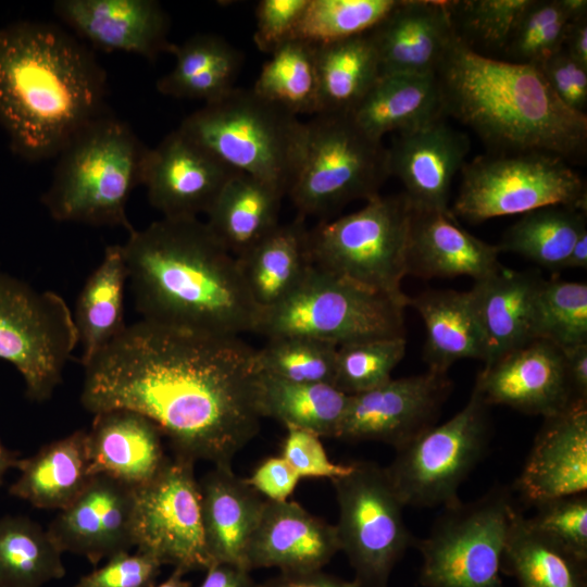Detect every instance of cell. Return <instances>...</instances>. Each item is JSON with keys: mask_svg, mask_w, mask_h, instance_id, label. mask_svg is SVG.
<instances>
[{"mask_svg": "<svg viewBox=\"0 0 587 587\" xmlns=\"http://www.w3.org/2000/svg\"><path fill=\"white\" fill-rule=\"evenodd\" d=\"M255 351L239 336L140 320L83 365L80 403L92 414L138 412L174 455L232 465L260 430Z\"/></svg>", "mask_w": 587, "mask_h": 587, "instance_id": "1", "label": "cell"}, {"mask_svg": "<svg viewBox=\"0 0 587 587\" xmlns=\"http://www.w3.org/2000/svg\"><path fill=\"white\" fill-rule=\"evenodd\" d=\"M122 246L141 320L214 335L255 333L261 310L237 258L205 222L162 217L129 232Z\"/></svg>", "mask_w": 587, "mask_h": 587, "instance_id": "2", "label": "cell"}, {"mask_svg": "<svg viewBox=\"0 0 587 587\" xmlns=\"http://www.w3.org/2000/svg\"><path fill=\"white\" fill-rule=\"evenodd\" d=\"M105 73L61 27L17 22L0 29V126L21 157L58 155L103 115Z\"/></svg>", "mask_w": 587, "mask_h": 587, "instance_id": "3", "label": "cell"}, {"mask_svg": "<svg viewBox=\"0 0 587 587\" xmlns=\"http://www.w3.org/2000/svg\"><path fill=\"white\" fill-rule=\"evenodd\" d=\"M436 77L445 115L471 128L492 153L585 158L587 115L557 97L539 66L479 54L454 35Z\"/></svg>", "mask_w": 587, "mask_h": 587, "instance_id": "4", "label": "cell"}, {"mask_svg": "<svg viewBox=\"0 0 587 587\" xmlns=\"http://www.w3.org/2000/svg\"><path fill=\"white\" fill-rule=\"evenodd\" d=\"M148 151L125 122L103 114L60 151L41 202L58 222L121 226L129 233L126 207L142 185Z\"/></svg>", "mask_w": 587, "mask_h": 587, "instance_id": "5", "label": "cell"}, {"mask_svg": "<svg viewBox=\"0 0 587 587\" xmlns=\"http://www.w3.org/2000/svg\"><path fill=\"white\" fill-rule=\"evenodd\" d=\"M178 129L233 170L287 196L298 173L307 124L262 99L234 88L188 115Z\"/></svg>", "mask_w": 587, "mask_h": 587, "instance_id": "6", "label": "cell"}, {"mask_svg": "<svg viewBox=\"0 0 587 587\" xmlns=\"http://www.w3.org/2000/svg\"><path fill=\"white\" fill-rule=\"evenodd\" d=\"M412 205L407 196H376L360 210L308 229L313 266L379 292L403 307Z\"/></svg>", "mask_w": 587, "mask_h": 587, "instance_id": "7", "label": "cell"}, {"mask_svg": "<svg viewBox=\"0 0 587 587\" xmlns=\"http://www.w3.org/2000/svg\"><path fill=\"white\" fill-rule=\"evenodd\" d=\"M404 309L390 298L313 265L283 301L262 310L255 333L339 346L404 337Z\"/></svg>", "mask_w": 587, "mask_h": 587, "instance_id": "8", "label": "cell"}, {"mask_svg": "<svg viewBox=\"0 0 587 587\" xmlns=\"http://www.w3.org/2000/svg\"><path fill=\"white\" fill-rule=\"evenodd\" d=\"M305 124L302 160L287 193L298 215L327 217L380 195L390 176L383 141L365 135L350 114H315Z\"/></svg>", "mask_w": 587, "mask_h": 587, "instance_id": "9", "label": "cell"}, {"mask_svg": "<svg viewBox=\"0 0 587 587\" xmlns=\"http://www.w3.org/2000/svg\"><path fill=\"white\" fill-rule=\"evenodd\" d=\"M512 487L497 485L482 497L442 508L429 534L416 538L423 587H504L501 561L514 511Z\"/></svg>", "mask_w": 587, "mask_h": 587, "instance_id": "10", "label": "cell"}, {"mask_svg": "<svg viewBox=\"0 0 587 587\" xmlns=\"http://www.w3.org/2000/svg\"><path fill=\"white\" fill-rule=\"evenodd\" d=\"M492 432L490 405L473 388L466 404L396 450L384 467L403 507H448L460 501L459 488L485 457Z\"/></svg>", "mask_w": 587, "mask_h": 587, "instance_id": "11", "label": "cell"}, {"mask_svg": "<svg viewBox=\"0 0 587 587\" xmlns=\"http://www.w3.org/2000/svg\"><path fill=\"white\" fill-rule=\"evenodd\" d=\"M585 180L545 152L488 154L465 163L452 214L471 223L552 205L586 211Z\"/></svg>", "mask_w": 587, "mask_h": 587, "instance_id": "12", "label": "cell"}, {"mask_svg": "<svg viewBox=\"0 0 587 587\" xmlns=\"http://www.w3.org/2000/svg\"><path fill=\"white\" fill-rule=\"evenodd\" d=\"M337 505L339 548L353 570L358 587H388L397 563L416 537L403 520V504L384 467L352 462L349 474L332 480Z\"/></svg>", "mask_w": 587, "mask_h": 587, "instance_id": "13", "label": "cell"}, {"mask_svg": "<svg viewBox=\"0 0 587 587\" xmlns=\"http://www.w3.org/2000/svg\"><path fill=\"white\" fill-rule=\"evenodd\" d=\"M77 345L73 312L59 294L0 274V359L21 374L28 399L52 397Z\"/></svg>", "mask_w": 587, "mask_h": 587, "instance_id": "14", "label": "cell"}, {"mask_svg": "<svg viewBox=\"0 0 587 587\" xmlns=\"http://www.w3.org/2000/svg\"><path fill=\"white\" fill-rule=\"evenodd\" d=\"M193 469V461L174 455L153 479L135 489V547L185 574L205 571L213 563Z\"/></svg>", "mask_w": 587, "mask_h": 587, "instance_id": "15", "label": "cell"}, {"mask_svg": "<svg viewBox=\"0 0 587 587\" xmlns=\"http://www.w3.org/2000/svg\"><path fill=\"white\" fill-rule=\"evenodd\" d=\"M451 390L447 374L427 370L352 395L338 439L379 441L397 450L435 425Z\"/></svg>", "mask_w": 587, "mask_h": 587, "instance_id": "16", "label": "cell"}, {"mask_svg": "<svg viewBox=\"0 0 587 587\" xmlns=\"http://www.w3.org/2000/svg\"><path fill=\"white\" fill-rule=\"evenodd\" d=\"M238 173L177 128L149 149L142 185L150 204L163 217H198Z\"/></svg>", "mask_w": 587, "mask_h": 587, "instance_id": "17", "label": "cell"}, {"mask_svg": "<svg viewBox=\"0 0 587 587\" xmlns=\"http://www.w3.org/2000/svg\"><path fill=\"white\" fill-rule=\"evenodd\" d=\"M135 488L95 475L83 492L48 526L59 549L97 565L135 547Z\"/></svg>", "mask_w": 587, "mask_h": 587, "instance_id": "18", "label": "cell"}, {"mask_svg": "<svg viewBox=\"0 0 587 587\" xmlns=\"http://www.w3.org/2000/svg\"><path fill=\"white\" fill-rule=\"evenodd\" d=\"M474 388L491 407L507 405L544 419L574 401L560 348L534 339L484 366Z\"/></svg>", "mask_w": 587, "mask_h": 587, "instance_id": "19", "label": "cell"}, {"mask_svg": "<svg viewBox=\"0 0 587 587\" xmlns=\"http://www.w3.org/2000/svg\"><path fill=\"white\" fill-rule=\"evenodd\" d=\"M525 507L587 490V401L545 417L512 486Z\"/></svg>", "mask_w": 587, "mask_h": 587, "instance_id": "20", "label": "cell"}, {"mask_svg": "<svg viewBox=\"0 0 587 587\" xmlns=\"http://www.w3.org/2000/svg\"><path fill=\"white\" fill-rule=\"evenodd\" d=\"M444 117L397 133L387 148L390 176L416 210L449 212L452 180L466 163L469 139Z\"/></svg>", "mask_w": 587, "mask_h": 587, "instance_id": "21", "label": "cell"}, {"mask_svg": "<svg viewBox=\"0 0 587 587\" xmlns=\"http://www.w3.org/2000/svg\"><path fill=\"white\" fill-rule=\"evenodd\" d=\"M53 11L79 37L107 52L154 60L174 48L167 39L168 15L154 0H58Z\"/></svg>", "mask_w": 587, "mask_h": 587, "instance_id": "22", "label": "cell"}, {"mask_svg": "<svg viewBox=\"0 0 587 587\" xmlns=\"http://www.w3.org/2000/svg\"><path fill=\"white\" fill-rule=\"evenodd\" d=\"M380 76L436 74L454 37L447 1L399 0L367 32Z\"/></svg>", "mask_w": 587, "mask_h": 587, "instance_id": "23", "label": "cell"}, {"mask_svg": "<svg viewBox=\"0 0 587 587\" xmlns=\"http://www.w3.org/2000/svg\"><path fill=\"white\" fill-rule=\"evenodd\" d=\"M340 551L335 525L314 516L295 501L265 500L249 542V571L276 567L279 572L322 570Z\"/></svg>", "mask_w": 587, "mask_h": 587, "instance_id": "24", "label": "cell"}, {"mask_svg": "<svg viewBox=\"0 0 587 587\" xmlns=\"http://www.w3.org/2000/svg\"><path fill=\"white\" fill-rule=\"evenodd\" d=\"M93 415L86 434L90 474L111 477L135 489L153 479L168 460L160 428L127 409Z\"/></svg>", "mask_w": 587, "mask_h": 587, "instance_id": "25", "label": "cell"}, {"mask_svg": "<svg viewBox=\"0 0 587 587\" xmlns=\"http://www.w3.org/2000/svg\"><path fill=\"white\" fill-rule=\"evenodd\" d=\"M498 246L462 228L451 211L412 210L407 268L422 278H485L502 267Z\"/></svg>", "mask_w": 587, "mask_h": 587, "instance_id": "26", "label": "cell"}, {"mask_svg": "<svg viewBox=\"0 0 587 587\" xmlns=\"http://www.w3.org/2000/svg\"><path fill=\"white\" fill-rule=\"evenodd\" d=\"M544 278L537 272L501 267L469 290L484 341V366L534 340L535 301Z\"/></svg>", "mask_w": 587, "mask_h": 587, "instance_id": "27", "label": "cell"}, {"mask_svg": "<svg viewBox=\"0 0 587 587\" xmlns=\"http://www.w3.org/2000/svg\"><path fill=\"white\" fill-rule=\"evenodd\" d=\"M199 488L204 541L212 562L247 569V549L265 500L234 473L232 465H214Z\"/></svg>", "mask_w": 587, "mask_h": 587, "instance_id": "28", "label": "cell"}, {"mask_svg": "<svg viewBox=\"0 0 587 587\" xmlns=\"http://www.w3.org/2000/svg\"><path fill=\"white\" fill-rule=\"evenodd\" d=\"M87 430L78 429L21 458L17 479L9 487L12 497L46 510H63L92 478L86 448Z\"/></svg>", "mask_w": 587, "mask_h": 587, "instance_id": "29", "label": "cell"}, {"mask_svg": "<svg viewBox=\"0 0 587 587\" xmlns=\"http://www.w3.org/2000/svg\"><path fill=\"white\" fill-rule=\"evenodd\" d=\"M425 326L428 371L447 374L462 359L485 360L484 336L469 291L428 289L410 299Z\"/></svg>", "mask_w": 587, "mask_h": 587, "instance_id": "30", "label": "cell"}, {"mask_svg": "<svg viewBox=\"0 0 587 587\" xmlns=\"http://www.w3.org/2000/svg\"><path fill=\"white\" fill-rule=\"evenodd\" d=\"M350 116L378 141L387 133L411 130L446 116L436 74L379 76Z\"/></svg>", "mask_w": 587, "mask_h": 587, "instance_id": "31", "label": "cell"}, {"mask_svg": "<svg viewBox=\"0 0 587 587\" xmlns=\"http://www.w3.org/2000/svg\"><path fill=\"white\" fill-rule=\"evenodd\" d=\"M246 286L260 310L276 305L301 283L312 265L304 217L278 224L237 258Z\"/></svg>", "mask_w": 587, "mask_h": 587, "instance_id": "32", "label": "cell"}, {"mask_svg": "<svg viewBox=\"0 0 587 587\" xmlns=\"http://www.w3.org/2000/svg\"><path fill=\"white\" fill-rule=\"evenodd\" d=\"M285 195L243 173L233 176L205 213L217 240L236 258L242 255L279 223Z\"/></svg>", "mask_w": 587, "mask_h": 587, "instance_id": "33", "label": "cell"}, {"mask_svg": "<svg viewBox=\"0 0 587 587\" xmlns=\"http://www.w3.org/2000/svg\"><path fill=\"white\" fill-rule=\"evenodd\" d=\"M127 282L123 246H108L101 262L86 279L73 312L78 345L82 346V365L125 329L124 292Z\"/></svg>", "mask_w": 587, "mask_h": 587, "instance_id": "34", "label": "cell"}, {"mask_svg": "<svg viewBox=\"0 0 587 587\" xmlns=\"http://www.w3.org/2000/svg\"><path fill=\"white\" fill-rule=\"evenodd\" d=\"M171 53L175 55V66L157 82L162 95L210 103L235 88L242 55L224 38L197 34L174 45Z\"/></svg>", "mask_w": 587, "mask_h": 587, "instance_id": "35", "label": "cell"}, {"mask_svg": "<svg viewBox=\"0 0 587 587\" xmlns=\"http://www.w3.org/2000/svg\"><path fill=\"white\" fill-rule=\"evenodd\" d=\"M501 572L517 587H587V560L535 529L519 505L513 513Z\"/></svg>", "mask_w": 587, "mask_h": 587, "instance_id": "36", "label": "cell"}, {"mask_svg": "<svg viewBox=\"0 0 587 587\" xmlns=\"http://www.w3.org/2000/svg\"><path fill=\"white\" fill-rule=\"evenodd\" d=\"M319 112L350 114L380 76L374 45L366 34L315 46Z\"/></svg>", "mask_w": 587, "mask_h": 587, "instance_id": "37", "label": "cell"}, {"mask_svg": "<svg viewBox=\"0 0 587 587\" xmlns=\"http://www.w3.org/2000/svg\"><path fill=\"white\" fill-rule=\"evenodd\" d=\"M349 395L330 384L288 382L259 374V407L262 417L286 426L311 430L320 437L338 438Z\"/></svg>", "mask_w": 587, "mask_h": 587, "instance_id": "38", "label": "cell"}, {"mask_svg": "<svg viewBox=\"0 0 587 587\" xmlns=\"http://www.w3.org/2000/svg\"><path fill=\"white\" fill-rule=\"evenodd\" d=\"M63 552L24 515L0 517V587H42L65 576Z\"/></svg>", "mask_w": 587, "mask_h": 587, "instance_id": "39", "label": "cell"}, {"mask_svg": "<svg viewBox=\"0 0 587 587\" xmlns=\"http://www.w3.org/2000/svg\"><path fill=\"white\" fill-rule=\"evenodd\" d=\"M586 227V211L564 207H545L525 213L503 234L501 251L516 253L536 264L558 271Z\"/></svg>", "mask_w": 587, "mask_h": 587, "instance_id": "40", "label": "cell"}, {"mask_svg": "<svg viewBox=\"0 0 587 587\" xmlns=\"http://www.w3.org/2000/svg\"><path fill=\"white\" fill-rule=\"evenodd\" d=\"M251 89L295 115L317 114L315 46L292 39L278 47L263 64Z\"/></svg>", "mask_w": 587, "mask_h": 587, "instance_id": "41", "label": "cell"}, {"mask_svg": "<svg viewBox=\"0 0 587 587\" xmlns=\"http://www.w3.org/2000/svg\"><path fill=\"white\" fill-rule=\"evenodd\" d=\"M398 1L309 0L292 39L321 46L366 34L397 5Z\"/></svg>", "mask_w": 587, "mask_h": 587, "instance_id": "42", "label": "cell"}, {"mask_svg": "<svg viewBox=\"0 0 587 587\" xmlns=\"http://www.w3.org/2000/svg\"><path fill=\"white\" fill-rule=\"evenodd\" d=\"M533 335L560 349L586 344L587 284L544 279L535 301Z\"/></svg>", "mask_w": 587, "mask_h": 587, "instance_id": "43", "label": "cell"}, {"mask_svg": "<svg viewBox=\"0 0 587 587\" xmlns=\"http://www.w3.org/2000/svg\"><path fill=\"white\" fill-rule=\"evenodd\" d=\"M338 346L302 336L267 338L255 351L260 372L294 383L334 386Z\"/></svg>", "mask_w": 587, "mask_h": 587, "instance_id": "44", "label": "cell"}, {"mask_svg": "<svg viewBox=\"0 0 587 587\" xmlns=\"http://www.w3.org/2000/svg\"><path fill=\"white\" fill-rule=\"evenodd\" d=\"M530 0L447 1L454 35L479 53L504 51L508 41Z\"/></svg>", "mask_w": 587, "mask_h": 587, "instance_id": "45", "label": "cell"}, {"mask_svg": "<svg viewBox=\"0 0 587 587\" xmlns=\"http://www.w3.org/2000/svg\"><path fill=\"white\" fill-rule=\"evenodd\" d=\"M405 348L404 337L379 338L339 346L334 386L352 396L385 384L403 359Z\"/></svg>", "mask_w": 587, "mask_h": 587, "instance_id": "46", "label": "cell"}, {"mask_svg": "<svg viewBox=\"0 0 587 587\" xmlns=\"http://www.w3.org/2000/svg\"><path fill=\"white\" fill-rule=\"evenodd\" d=\"M570 21L560 0H530L503 51L505 60L539 65L563 48Z\"/></svg>", "mask_w": 587, "mask_h": 587, "instance_id": "47", "label": "cell"}, {"mask_svg": "<svg viewBox=\"0 0 587 587\" xmlns=\"http://www.w3.org/2000/svg\"><path fill=\"white\" fill-rule=\"evenodd\" d=\"M529 524L575 555L587 560V492L538 502Z\"/></svg>", "mask_w": 587, "mask_h": 587, "instance_id": "48", "label": "cell"}, {"mask_svg": "<svg viewBox=\"0 0 587 587\" xmlns=\"http://www.w3.org/2000/svg\"><path fill=\"white\" fill-rule=\"evenodd\" d=\"M286 432L282 457L300 478L333 480L351 472L352 462L341 464L330 461L317 434L295 426H286Z\"/></svg>", "mask_w": 587, "mask_h": 587, "instance_id": "49", "label": "cell"}, {"mask_svg": "<svg viewBox=\"0 0 587 587\" xmlns=\"http://www.w3.org/2000/svg\"><path fill=\"white\" fill-rule=\"evenodd\" d=\"M161 566L157 559L145 552L124 551L82 576L73 587H152Z\"/></svg>", "mask_w": 587, "mask_h": 587, "instance_id": "50", "label": "cell"}, {"mask_svg": "<svg viewBox=\"0 0 587 587\" xmlns=\"http://www.w3.org/2000/svg\"><path fill=\"white\" fill-rule=\"evenodd\" d=\"M309 0H261L255 9L253 41L264 53H273L292 39Z\"/></svg>", "mask_w": 587, "mask_h": 587, "instance_id": "51", "label": "cell"}, {"mask_svg": "<svg viewBox=\"0 0 587 587\" xmlns=\"http://www.w3.org/2000/svg\"><path fill=\"white\" fill-rule=\"evenodd\" d=\"M537 66L553 92L567 108L586 114L587 67L572 59L563 48Z\"/></svg>", "mask_w": 587, "mask_h": 587, "instance_id": "52", "label": "cell"}, {"mask_svg": "<svg viewBox=\"0 0 587 587\" xmlns=\"http://www.w3.org/2000/svg\"><path fill=\"white\" fill-rule=\"evenodd\" d=\"M299 479L298 473L282 455L265 459L251 476L246 478L258 494L271 501H286Z\"/></svg>", "mask_w": 587, "mask_h": 587, "instance_id": "53", "label": "cell"}, {"mask_svg": "<svg viewBox=\"0 0 587 587\" xmlns=\"http://www.w3.org/2000/svg\"><path fill=\"white\" fill-rule=\"evenodd\" d=\"M258 587H358L352 580L346 582L341 578L324 573L322 570L302 572H279L265 582L258 584Z\"/></svg>", "mask_w": 587, "mask_h": 587, "instance_id": "54", "label": "cell"}, {"mask_svg": "<svg viewBox=\"0 0 587 587\" xmlns=\"http://www.w3.org/2000/svg\"><path fill=\"white\" fill-rule=\"evenodd\" d=\"M561 351L574 401H587V342Z\"/></svg>", "mask_w": 587, "mask_h": 587, "instance_id": "55", "label": "cell"}, {"mask_svg": "<svg viewBox=\"0 0 587 587\" xmlns=\"http://www.w3.org/2000/svg\"><path fill=\"white\" fill-rule=\"evenodd\" d=\"M199 587H258L249 570L241 565L215 562L207 570Z\"/></svg>", "mask_w": 587, "mask_h": 587, "instance_id": "56", "label": "cell"}, {"mask_svg": "<svg viewBox=\"0 0 587 587\" xmlns=\"http://www.w3.org/2000/svg\"><path fill=\"white\" fill-rule=\"evenodd\" d=\"M563 50L587 67V15L569 22Z\"/></svg>", "mask_w": 587, "mask_h": 587, "instance_id": "57", "label": "cell"}, {"mask_svg": "<svg viewBox=\"0 0 587 587\" xmlns=\"http://www.w3.org/2000/svg\"><path fill=\"white\" fill-rule=\"evenodd\" d=\"M587 267V228L578 235L563 268Z\"/></svg>", "mask_w": 587, "mask_h": 587, "instance_id": "58", "label": "cell"}, {"mask_svg": "<svg viewBox=\"0 0 587 587\" xmlns=\"http://www.w3.org/2000/svg\"><path fill=\"white\" fill-rule=\"evenodd\" d=\"M20 460L18 452L7 448L0 440V486L3 483L7 472L11 469H16Z\"/></svg>", "mask_w": 587, "mask_h": 587, "instance_id": "59", "label": "cell"}, {"mask_svg": "<svg viewBox=\"0 0 587 587\" xmlns=\"http://www.w3.org/2000/svg\"><path fill=\"white\" fill-rule=\"evenodd\" d=\"M561 4L569 15L570 20H575L587 15V1L586 0H560Z\"/></svg>", "mask_w": 587, "mask_h": 587, "instance_id": "60", "label": "cell"}, {"mask_svg": "<svg viewBox=\"0 0 587 587\" xmlns=\"http://www.w3.org/2000/svg\"><path fill=\"white\" fill-rule=\"evenodd\" d=\"M185 573L178 569H173L171 575L158 586L152 587H191V584L184 578Z\"/></svg>", "mask_w": 587, "mask_h": 587, "instance_id": "61", "label": "cell"}]
</instances>
